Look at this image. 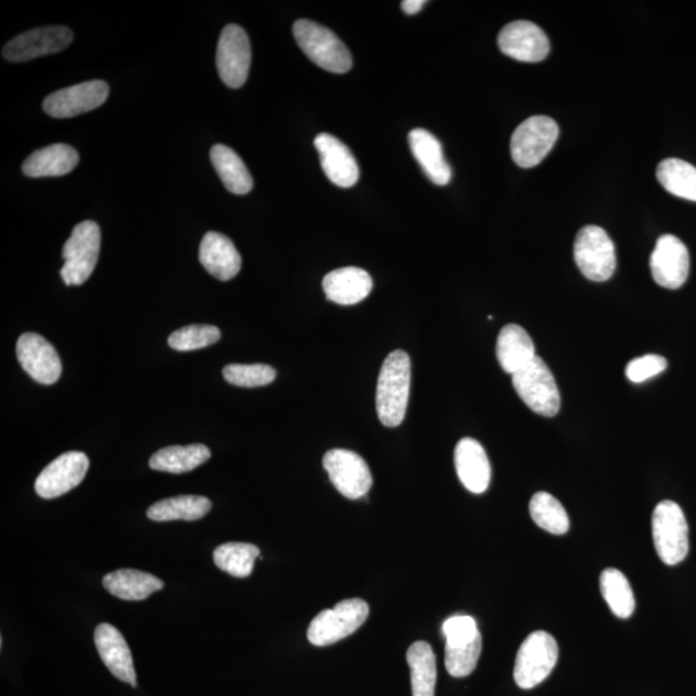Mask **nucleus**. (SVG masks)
<instances>
[{"label": "nucleus", "instance_id": "6", "mask_svg": "<svg viewBox=\"0 0 696 696\" xmlns=\"http://www.w3.org/2000/svg\"><path fill=\"white\" fill-rule=\"evenodd\" d=\"M559 647L553 636L545 632H532L517 651L514 678L524 691L542 684L551 675L558 664Z\"/></svg>", "mask_w": 696, "mask_h": 696}, {"label": "nucleus", "instance_id": "23", "mask_svg": "<svg viewBox=\"0 0 696 696\" xmlns=\"http://www.w3.org/2000/svg\"><path fill=\"white\" fill-rule=\"evenodd\" d=\"M409 145L414 158L424 169L428 180L446 187L451 180V168L444 157L440 141L431 132L416 128L409 133Z\"/></svg>", "mask_w": 696, "mask_h": 696}, {"label": "nucleus", "instance_id": "30", "mask_svg": "<svg viewBox=\"0 0 696 696\" xmlns=\"http://www.w3.org/2000/svg\"><path fill=\"white\" fill-rule=\"evenodd\" d=\"M446 646V666L450 676L462 678L475 671L483 650L480 631L465 636L449 637Z\"/></svg>", "mask_w": 696, "mask_h": 696}, {"label": "nucleus", "instance_id": "22", "mask_svg": "<svg viewBox=\"0 0 696 696\" xmlns=\"http://www.w3.org/2000/svg\"><path fill=\"white\" fill-rule=\"evenodd\" d=\"M373 280L366 270L344 268L327 273L323 280L325 295L337 305L351 306L364 301L372 292Z\"/></svg>", "mask_w": 696, "mask_h": 696}, {"label": "nucleus", "instance_id": "35", "mask_svg": "<svg viewBox=\"0 0 696 696\" xmlns=\"http://www.w3.org/2000/svg\"><path fill=\"white\" fill-rule=\"evenodd\" d=\"M259 548L249 543H225L213 553L214 564L235 577H247L254 573Z\"/></svg>", "mask_w": 696, "mask_h": 696}, {"label": "nucleus", "instance_id": "33", "mask_svg": "<svg viewBox=\"0 0 696 696\" xmlns=\"http://www.w3.org/2000/svg\"><path fill=\"white\" fill-rule=\"evenodd\" d=\"M599 590L614 616L628 619L636 609V599L631 584L618 569H605L599 575Z\"/></svg>", "mask_w": 696, "mask_h": 696}, {"label": "nucleus", "instance_id": "4", "mask_svg": "<svg viewBox=\"0 0 696 696\" xmlns=\"http://www.w3.org/2000/svg\"><path fill=\"white\" fill-rule=\"evenodd\" d=\"M369 617V606L361 598L344 599L323 610L311 621L307 639L315 647H329L357 632Z\"/></svg>", "mask_w": 696, "mask_h": 696}, {"label": "nucleus", "instance_id": "29", "mask_svg": "<svg viewBox=\"0 0 696 696\" xmlns=\"http://www.w3.org/2000/svg\"><path fill=\"white\" fill-rule=\"evenodd\" d=\"M212 509V502L202 495H180L155 503L147 509L153 521H197Z\"/></svg>", "mask_w": 696, "mask_h": 696}, {"label": "nucleus", "instance_id": "14", "mask_svg": "<svg viewBox=\"0 0 696 696\" xmlns=\"http://www.w3.org/2000/svg\"><path fill=\"white\" fill-rule=\"evenodd\" d=\"M90 459L81 451H68L49 463L35 481V492L44 499L69 493L85 480Z\"/></svg>", "mask_w": 696, "mask_h": 696}, {"label": "nucleus", "instance_id": "40", "mask_svg": "<svg viewBox=\"0 0 696 696\" xmlns=\"http://www.w3.org/2000/svg\"><path fill=\"white\" fill-rule=\"evenodd\" d=\"M425 4V0H404V2H402V10L404 13L413 16V14H417L422 9H424Z\"/></svg>", "mask_w": 696, "mask_h": 696}, {"label": "nucleus", "instance_id": "24", "mask_svg": "<svg viewBox=\"0 0 696 696\" xmlns=\"http://www.w3.org/2000/svg\"><path fill=\"white\" fill-rule=\"evenodd\" d=\"M536 357L535 343L520 325L508 324L501 330L497 340V358L506 373L514 375L520 372Z\"/></svg>", "mask_w": 696, "mask_h": 696}, {"label": "nucleus", "instance_id": "16", "mask_svg": "<svg viewBox=\"0 0 696 696\" xmlns=\"http://www.w3.org/2000/svg\"><path fill=\"white\" fill-rule=\"evenodd\" d=\"M20 366L32 379L42 384L60 380L63 364L55 347L36 333H24L16 346Z\"/></svg>", "mask_w": 696, "mask_h": 696}, {"label": "nucleus", "instance_id": "32", "mask_svg": "<svg viewBox=\"0 0 696 696\" xmlns=\"http://www.w3.org/2000/svg\"><path fill=\"white\" fill-rule=\"evenodd\" d=\"M656 179L670 194L696 203V168L691 162L665 159L658 166Z\"/></svg>", "mask_w": 696, "mask_h": 696}, {"label": "nucleus", "instance_id": "38", "mask_svg": "<svg viewBox=\"0 0 696 696\" xmlns=\"http://www.w3.org/2000/svg\"><path fill=\"white\" fill-rule=\"evenodd\" d=\"M669 361L659 355H646L628 362L627 379L633 383H642L664 372Z\"/></svg>", "mask_w": 696, "mask_h": 696}, {"label": "nucleus", "instance_id": "20", "mask_svg": "<svg viewBox=\"0 0 696 696\" xmlns=\"http://www.w3.org/2000/svg\"><path fill=\"white\" fill-rule=\"evenodd\" d=\"M457 475L468 491L473 494L486 492L492 479L491 462L481 444L464 438L457 444L454 451Z\"/></svg>", "mask_w": 696, "mask_h": 696}, {"label": "nucleus", "instance_id": "1", "mask_svg": "<svg viewBox=\"0 0 696 696\" xmlns=\"http://www.w3.org/2000/svg\"><path fill=\"white\" fill-rule=\"evenodd\" d=\"M411 358L403 350L391 352L384 360L377 383V414L383 426L403 424L411 395Z\"/></svg>", "mask_w": 696, "mask_h": 696}, {"label": "nucleus", "instance_id": "18", "mask_svg": "<svg viewBox=\"0 0 696 696\" xmlns=\"http://www.w3.org/2000/svg\"><path fill=\"white\" fill-rule=\"evenodd\" d=\"M325 176L338 188L350 189L358 183L360 170L350 149L329 133H321L314 141Z\"/></svg>", "mask_w": 696, "mask_h": 696}, {"label": "nucleus", "instance_id": "37", "mask_svg": "<svg viewBox=\"0 0 696 696\" xmlns=\"http://www.w3.org/2000/svg\"><path fill=\"white\" fill-rule=\"evenodd\" d=\"M224 379L238 388H261L276 381L277 370L265 364H229Z\"/></svg>", "mask_w": 696, "mask_h": 696}, {"label": "nucleus", "instance_id": "34", "mask_svg": "<svg viewBox=\"0 0 696 696\" xmlns=\"http://www.w3.org/2000/svg\"><path fill=\"white\" fill-rule=\"evenodd\" d=\"M530 516L540 529L551 535H566L570 528L569 516L564 506L553 495L539 492L532 495L529 505Z\"/></svg>", "mask_w": 696, "mask_h": 696}, {"label": "nucleus", "instance_id": "31", "mask_svg": "<svg viewBox=\"0 0 696 696\" xmlns=\"http://www.w3.org/2000/svg\"><path fill=\"white\" fill-rule=\"evenodd\" d=\"M406 661L411 666L413 696H435L438 669L436 655L429 643L414 642L406 653Z\"/></svg>", "mask_w": 696, "mask_h": 696}, {"label": "nucleus", "instance_id": "21", "mask_svg": "<svg viewBox=\"0 0 696 696\" xmlns=\"http://www.w3.org/2000/svg\"><path fill=\"white\" fill-rule=\"evenodd\" d=\"M200 263L212 277L227 281L238 276L242 257L227 236L220 233H206L199 248Z\"/></svg>", "mask_w": 696, "mask_h": 696}, {"label": "nucleus", "instance_id": "12", "mask_svg": "<svg viewBox=\"0 0 696 696\" xmlns=\"http://www.w3.org/2000/svg\"><path fill=\"white\" fill-rule=\"evenodd\" d=\"M109 93L106 81H85L47 96L43 102V110L56 120H66L99 109L109 99Z\"/></svg>", "mask_w": 696, "mask_h": 696}, {"label": "nucleus", "instance_id": "25", "mask_svg": "<svg viewBox=\"0 0 696 696\" xmlns=\"http://www.w3.org/2000/svg\"><path fill=\"white\" fill-rule=\"evenodd\" d=\"M79 165V154L66 144H56L36 150L22 165V172L32 179L69 175Z\"/></svg>", "mask_w": 696, "mask_h": 696}, {"label": "nucleus", "instance_id": "36", "mask_svg": "<svg viewBox=\"0 0 696 696\" xmlns=\"http://www.w3.org/2000/svg\"><path fill=\"white\" fill-rule=\"evenodd\" d=\"M221 330L213 325H189L172 333L168 345L176 351H194L217 344Z\"/></svg>", "mask_w": 696, "mask_h": 696}, {"label": "nucleus", "instance_id": "19", "mask_svg": "<svg viewBox=\"0 0 696 696\" xmlns=\"http://www.w3.org/2000/svg\"><path fill=\"white\" fill-rule=\"evenodd\" d=\"M94 643L108 670L117 680L136 687L135 665H133L131 649L123 635L115 627L102 624L96 628Z\"/></svg>", "mask_w": 696, "mask_h": 696}, {"label": "nucleus", "instance_id": "28", "mask_svg": "<svg viewBox=\"0 0 696 696\" xmlns=\"http://www.w3.org/2000/svg\"><path fill=\"white\" fill-rule=\"evenodd\" d=\"M212 453L203 444H191L188 447H168L160 449L150 458V468L155 471L187 473L204 464Z\"/></svg>", "mask_w": 696, "mask_h": 696}, {"label": "nucleus", "instance_id": "2", "mask_svg": "<svg viewBox=\"0 0 696 696\" xmlns=\"http://www.w3.org/2000/svg\"><path fill=\"white\" fill-rule=\"evenodd\" d=\"M295 42L311 61L324 70L345 74L352 68V56L345 43L328 27L310 20L293 25Z\"/></svg>", "mask_w": 696, "mask_h": 696}, {"label": "nucleus", "instance_id": "10", "mask_svg": "<svg viewBox=\"0 0 696 696\" xmlns=\"http://www.w3.org/2000/svg\"><path fill=\"white\" fill-rule=\"evenodd\" d=\"M323 465L332 484L348 499L366 497L373 484L367 462L351 450L333 449L324 456Z\"/></svg>", "mask_w": 696, "mask_h": 696}, {"label": "nucleus", "instance_id": "27", "mask_svg": "<svg viewBox=\"0 0 696 696\" xmlns=\"http://www.w3.org/2000/svg\"><path fill=\"white\" fill-rule=\"evenodd\" d=\"M211 160L221 181L232 194L246 195L254 189V177L233 149L225 145H214L211 150Z\"/></svg>", "mask_w": 696, "mask_h": 696}, {"label": "nucleus", "instance_id": "8", "mask_svg": "<svg viewBox=\"0 0 696 696\" xmlns=\"http://www.w3.org/2000/svg\"><path fill=\"white\" fill-rule=\"evenodd\" d=\"M574 258L583 276L597 283L609 280L617 269L616 246L598 226H586L577 233Z\"/></svg>", "mask_w": 696, "mask_h": 696}, {"label": "nucleus", "instance_id": "11", "mask_svg": "<svg viewBox=\"0 0 696 696\" xmlns=\"http://www.w3.org/2000/svg\"><path fill=\"white\" fill-rule=\"evenodd\" d=\"M217 70L224 83L238 90L246 85L251 63L250 42L246 31L235 24L222 31L217 46Z\"/></svg>", "mask_w": 696, "mask_h": 696}, {"label": "nucleus", "instance_id": "39", "mask_svg": "<svg viewBox=\"0 0 696 696\" xmlns=\"http://www.w3.org/2000/svg\"><path fill=\"white\" fill-rule=\"evenodd\" d=\"M479 631L476 620L469 616L450 617L442 625V633L449 637L471 635Z\"/></svg>", "mask_w": 696, "mask_h": 696}, {"label": "nucleus", "instance_id": "13", "mask_svg": "<svg viewBox=\"0 0 696 696\" xmlns=\"http://www.w3.org/2000/svg\"><path fill=\"white\" fill-rule=\"evenodd\" d=\"M74 40L69 27L46 26L20 34L5 44L3 56L7 61L27 63L43 56L55 55L68 48Z\"/></svg>", "mask_w": 696, "mask_h": 696}, {"label": "nucleus", "instance_id": "26", "mask_svg": "<svg viewBox=\"0 0 696 696\" xmlns=\"http://www.w3.org/2000/svg\"><path fill=\"white\" fill-rule=\"evenodd\" d=\"M102 584L109 594L128 602H141L165 587V583L157 576L135 569L110 573L103 577Z\"/></svg>", "mask_w": 696, "mask_h": 696}, {"label": "nucleus", "instance_id": "3", "mask_svg": "<svg viewBox=\"0 0 696 696\" xmlns=\"http://www.w3.org/2000/svg\"><path fill=\"white\" fill-rule=\"evenodd\" d=\"M101 248V229L93 221H85L74 227L63 249L65 263L60 271L66 285H81L91 278L98 265Z\"/></svg>", "mask_w": 696, "mask_h": 696}, {"label": "nucleus", "instance_id": "7", "mask_svg": "<svg viewBox=\"0 0 696 696\" xmlns=\"http://www.w3.org/2000/svg\"><path fill=\"white\" fill-rule=\"evenodd\" d=\"M517 395L529 408L543 417H554L560 411L561 398L554 377L546 362L536 357L529 366L513 375Z\"/></svg>", "mask_w": 696, "mask_h": 696}, {"label": "nucleus", "instance_id": "17", "mask_svg": "<svg viewBox=\"0 0 696 696\" xmlns=\"http://www.w3.org/2000/svg\"><path fill=\"white\" fill-rule=\"evenodd\" d=\"M498 46L502 54L521 63H540L550 54L547 35L529 21H515L503 27Z\"/></svg>", "mask_w": 696, "mask_h": 696}, {"label": "nucleus", "instance_id": "15", "mask_svg": "<svg viewBox=\"0 0 696 696\" xmlns=\"http://www.w3.org/2000/svg\"><path fill=\"white\" fill-rule=\"evenodd\" d=\"M650 269L658 285L678 289L686 283L691 271V255L683 242L675 235H663L658 239Z\"/></svg>", "mask_w": 696, "mask_h": 696}, {"label": "nucleus", "instance_id": "5", "mask_svg": "<svg viewBox=\"0 0 696 696\" xmlns=\"http://www.w3.org/2000/svg\"><path fill=\"white\" fill-rule=\"evenodd\" d=\"M653 540L659 559L665 565L675 566L688 553V525L683 508L676 502L658 503L651 518Z\"/></svg>", "mask_w": 696, "mask_h": 696}, {"label": "nucleus", "instance_id": "9", "mask_svg": "<svg viewBox=\"0 0 696 696\" xmlns=\"http://www.w3.org/2000/svg\"><path fill=\"white\" fill-rule=\"evenodd\" d=\"M558 138L557 122L543 115L531 116L515 130L510 138V155L518 167H536L550 154Z\"/></svg>", "mask_w": 696, "mask_h": 696}]
</instances>
